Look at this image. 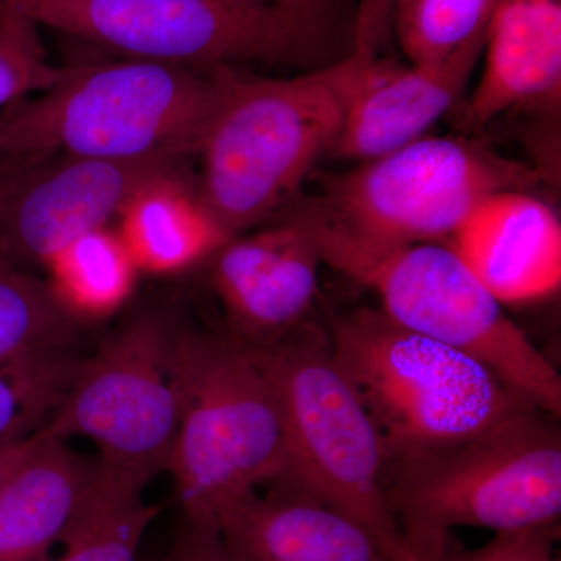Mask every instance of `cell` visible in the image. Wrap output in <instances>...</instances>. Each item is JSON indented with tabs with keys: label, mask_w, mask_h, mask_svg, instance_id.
I'll return each mask as SVG.
<instances>
[{
	"label": "cell",
	"mask_w": 561,
	"mask_h": 561,
	"mask_svg": "<svg viewBox=\"0 0 561 561\" xmlns=\"http://www.w3.org/2000/svg\"><path fill=\"white\" fill-rule=\"evenodd\" d=\"M413 0H398L397 3V22L408 13V10L411 9Z\"/></svg>",
	"instance_id": "cell-34"
},
{
	"label": "cell",
	"mask_w": 561,
	"mask_h": 561,
	"mask_svg": "<svg viewBox=\"0 0 561 561\" xmlns=\"http://www.w3.org/2000/svg\"><path fill=\"white\" fill-rule=\"evenodd\" d=\"M497 0H413L398 20L402 51L411 62L437 61L489 27Z\"/></svg>",
	"instance_id": "cell-23"
},
{
	"label": "cell",
	"mask_w": 561,
	"mask_h": 561,
	"mask_svg": "<svg viewBox=\"0 0 561 561\" xmlns=\"http://www.w3.org/2000/svg\"><path fill=\"white\" fill-rule=\"evenodd\" d=\"M220 94L221 68L135 58L73 66L38 98L0 111V162L181 157L201 149Z\"/></svg>",
	"instance_id": "cell-2"
},
{
	"label": "cell",
	"mask_w": 561,
	"mask_h": 561,
	"mask_svg": "<svg viewBox=\"0 0 561 561\" xmlns=\"http://www.w3.org/2000/svg\"><path fill=\"white\" fill-rule=\"evenodd\" d=\"M253 491L220 523L245 561H390L370 529L294 486Z\"/></svg>",
	"instance_id": "cell-16"
},
{
	"label": "cell",
	"mask_w": 561,
	"mask_h": 561,
	"mask_svg": "<svg viewBox=\"0 0 561 561\" xmlns=\"http://www.w3.org/2000/svg\"><path fill=\"white\" fill-rule=\"evenodd\" d=\"M28 16L135 60L203 70L302 65L321 38L276 7L242 9L219 0H35Z\"/></svg>",
	"instance_id": "cell-9"
},
{
	"label": "cell",
	"mask_w": 561,
	"mask_h": 561,
	"mask_svg": "<svg viewBox=\"0 0 561 561\" xmlns=\"http://www.w3.org/2000/svg\"><path fill=\"white\" fill-rule=\"evenodd\" d=\"M165 561H245L225 541L219 530L187 523Z\"/></svg>",
	"instance_id": "cell-27"
},
{
	"label": "cell",
	"mask_w": 561,
	"mask_h": 561,
	"mask_svg": "<svg viewBox=\"0 0 561 561\" xmlns=\"http://www.w3.org/2000/svg\"><path fill=\"white\" fill-rule=\"evenodd\" d=\"M483 69L461 114L481 130L512 110L559 103L561 0H497L483 46Z\"/></svg>",
	"instance_id": "cell-15"
},
{
	"label": "cell",
	"mask_w": 561,
	"mask_h": 561,
	"mask_svg": "<svg viewBox=\"0 0 561 561\" xmlns=\"http://www.w3.org/2000/svg\"><path fill=\"white\" fill-rule=\"evenodd\" d=\"M324 330L389 468L535 409L481 362L401 327L381 309H328Z\"/></svg>",
	"instance_id": "cell-3"
},
{
	"label": "cell",
	"mask_w": 561,
	"mask_h": 561,
	"mask_svg": "<svg viewBox=\"0 0 561 561\" xmlns=\"http://www.w3.org/2000/svg\"><path fill=\"white\" fill-rule=\"evenodd\" d=\"M69 379L60 353L0 362V448L31 437L33 424L57 405Z\"/></svg>",
	"instance_id": "cell-22"
},
{
	"label": "cell",
	"mask_w": 561,
	"mask_h": 561,
	"mask_svg": "<svg viewBox=\"0 0 561 561\" xmlns=\"http://www.w3.org/2000/svg\"><path fill=\"white\" fill-rule=\"evenodd\" d=\"M321 261L373 291L389 319L468 354L538 411L560 419L561 378L448 242L381 245L295 209Z\"/></svg>",
	"instance_id": "cell-4"
},
{
	"label": "cell",
	"mask_w": 561,
	"mask_h": 561,
	"mask_svg": "<svg viewBox=\"0 0 561 561\" xmlns=\"http://www.w3.org/2000/svg\"><path fill=\"white\" fill-rule=\"evenodd\" d=\"M72 317L35 276L0 260V362L68 345Z\"/></svg>",
	"instance_id": "cell-21"
},
{
	"label": "cell",
	"mask_w": 561,
	"mask_h": 561,
	"mask_svg": "<svg viewBox=\"0 0 561 561\" xmlns=\"http://www.w3.org/2000/svg\"><path fill=\"white\" fill-rule=\"evenodd\" d=\"M253 348L283 416L287 474L278 483L364 524L386 548L401 531L387 500L389 459L375 424L335 365L327 330L308 320Z\"/></svg>",
	"instance_id": "cell-7"
},
{
	"label": "cell",
	"mask_w": 561,
	"mask_h": 561,
	"mask_svg": "<svg viewBox=\"0 0 561 561\" xmlns=\"http://www.w3.org/2000/svg\"><path fill=\"white\" fill-rule=\"evenodd\" d=\"M50 290L70 316L102 317L127 300L136 265L119 234L105 228L66 247L47 265Z\"/></svg>",
	"instance_id": "cell-20"
},
{
	"label": "cell",
	"mask_w": 561,
	"mask_h": 561,
	"mask_svg": "<svg viewBox=\"0 0 561 561\" xmlns=\"http://www.w3.org/2000/svg\"><path fill=\"white\" fill-rule=\"evenodd\" d=\"M398 0H359L354 24L353 51L365 58L381 57L397 33Z\"/></svg>",
	"instance_id": "cell-26"
},
{
	"label": "cell",
	"mask_w": 561,
	"mask_h": 561,
	"mask_svg": "<svg viewBox=\"0 0 561 561\" xmlns=\"http://www.w3.org/2000/svg\"><path fill=\"white\" fill-rule=\"evenodd\" d=\"M179 158L158 153L136 160L39 162L0 219L3 239L14 253L47 267L70 243L105 228L144 187L169 176Z\"/></svg>",
	"instance_id": "cell-11"
},
{
	"label": "cell",
	"mask_w": 561,
	"mask_h": 561,
	"mask_svg": "<svg viewBox=\"0 0 561 561\" xmlns=\"http://www.w3.org/2000/svg\"><path fill=\"white\" fill-rule=\"evenodd\" d=\"M390 561H437L431 552L401 534L387 545Z\"/></svg>",
	"instance_id": "cell-30"
},
{
	"label": "cell",
	"mask_w": 561,
	"mask_h": 561,
	"mask_svg": "<svg viewBox=\"0 0 561 561\" xmlns=\"http://www.w3.org/2000/svg\"><path fill=\"white\" fill-rule=\"evenodd\" d=\"M180 424L168 471L187 523L220 531L250 493L287 474L286 435L256 351L239 339L173 332Z\"/></svg>",
	"instance_id": "cell-5"
},
{
	"label": "cell",
	"mask_w": 561,
	"mask_h": 561,
	"mask_svg": "<svg viewBox=\"0 0 561 561\" xmlns=\"http://www.w3.org/2000/svg\"><path fill=\"white\" fill-rule=\"evenodd\" d=\"M66 70L51 65L27 13L0 7V110L50 90Z\"/></svg>",
	"instance_id": "cell-24"
},
{
	"label": "cell",
	"mask_w": 561,
	"mask_h": 561,
	"mask_svg": "<svg viewBox=\"0 0 561 561\" xmlns=\"http://www.w3.org/2000/svg\"><path fill=\"white\" fill-rule=\"evenodd\" d=\"M448 243L502 306L545 300L560 290V219L530 192L491 195Z\"/></svg>",
	"instance_id": "cell-14"
},
{
	"label": "cell",
	"mask_w": 561,
	"mask_h": 561,
	"mask_svg": "<svg viewBox=\"0 0 561 561\" xmlns=\"http://www.w3.org/2000/svg\"><path fill=\"white\" fill-rule=\"evenodd\" d=\"M486 31L437 61L373 60L330 154L370 161L423 138L460 101L481 60Z\"/></svg>",
	"instance_id": "cell-13"
},
{
	"label": "cell",
	"mask_w": 561,
	"mask_h": 561,
	"mask_svg": "<svg viewBox=\"0 0 561 561\" xmlns=\"http://www.w3.org/2000/svg\"><path fill=\"white\" fill-rule=\"evenodd\" d=\"M227 5L242 7V9H260V7L273 5V0H219Z\"/></svg>",
	"instance_id": "cell-32"
},
{
	"label": "cell",
	"mask_w": 561,
	"mask_h": 561,
	"mask_svg": "<svg viewBox=\"0 0 561 561\" xmlns=\"http://www.w3.org/2000/svg\"><path fill=\"white\" fill-rule=\"evenodd\" d=\"M84 459L41 427L31 449L0 485V561L46 559L98 478Z\"/></svg>",
	"instance_id": "cell-17"
},
{
	"label": "cell",
	"mask_w": 561,
	"mask_h": 561,
	"mask_svg": "<svg viewBox=\"0 0 561 561\" xmlns=\"http://www.w3.org/2000/svg\"><path fill=\"white\" fill-rule=\"evenodd\" d=\"M556 420L531 409L468 440L391 463L387 500L401 534L438 553L456 527L502 534L557 526L561 434Z\"/></svg>",
	"instance_id": "cell-6"
},
{
	"label": "cell",
	"mask_w": 561,
	"mask_h": 561,
	"mask_svg": "<svg viewBox=\"0 0 561 561\" xmlns=\"http://www.w3.org/2000/svg\"><path fill=\"white\" fill-rule=\"evenodd\" d=\"M323 0H273V7L301 24L321 32L320 5Z\"/></svg>",
	"instance_id": "cell-29"
},
{
	"label": "cell",
	"mask_w": 561,
	"mask_h": 561,
	"mask_svg": "<svg viewBox=\"0 0 561 561\" xmlns=\"http://www.w3.org/2000/svg\"><path fill=\"white\" fill-rule=\"evenodd\" d=\"M33 2L35 0H0V7H11V9L21 10L28 14Z\"/></svg>",
	"instance_id": "cell-33"
},
{
	"label": "cell",
	"mask_w": 561,
	"mask_h": 561,
	"mask_svg": "<svg viewBox=\"0 0 561 561\" xmlns=\"http://www.w3.org/2000/svg\"><path fill=\"white\" fill-rule=\"evenodd\" d=\"M557 526L494 534L493 540L476 549H456L446 542L437 561H553Z\"/></svg>",
	"instance_id": "cell-25"
},
{
	"label": "cell",
	"mask_w": 561,
	"mask_h": 561,
	"mask_svg": "<svg viewBox=\"0 0 561 561\" xmlns=\"http://www.w3.org/2000/svg\"><path fill=\"white\" fill-rule=\"evenodd\" d=\"M122 213V241L136 267L151 273L183 271L231 239L169 176L144 187Z\"/></svg>",
	"instance_id": "cell-18"
},
{
	"label": "cell",
	"mask_w": 561,
	"mask_h": 561,
	"mask_svg": "<svg viewBox=\"0 0 561 561\" xmlns=\"http://www.w3.org/2000/svg\"><path fill=\"white\" fill-rule=\"evenodd\" d=\"M33 434L31 437L24 438V440L10 443V445L0 448V485L9 478L10 472L18 467V463L24 459L25 454L31 449Z\"/></svg>",
	"instance_id": "cell-31"
},
{
	"label": "cell",
	"mask_w": 561,
	"mask_h": 561,
	"mask_svg": "<svg viewBox=\"0 0 561 561\" xmlns=\"http://www.w3.org/2000/svg\"><path fill=\"white\" fill-rule=\"evenodd\" d=\"M35 164L28 162H0V219L5 213L7 206L13 197L14 192L21 186L22 181L27 179Z\"/></svg>",
	"instance_id": "cell-28"
},
{
	"label": "cell",
	"mask_w": 561,
	"mask_h": 561,
	"mask_svg": "<svg viewBox=\"0 0 561 561\" xmlns=\"http://www.w3.org/2000/svg\"><path fill=\"white\" fill-rule=\"evenodd\" d=\"M172 343L173 332L150 317L122 328L70 376L43 430L88 438L106 474L146 486L168 470L179 432Z\"/></svg>",
	"instance_id": "cell-10"
},
{
	"label": "cell",
	"mask_w": 561,
	"mask_h": 561,
	"mask_svg": "<svg viewBox=\"0 0 561 561\" xmlns=\"http://www.w3.org/2000/svg\"><path fill=\"white\" fill-rule=\"evenodd\" d=\"M144 489L106 474L99 465L94 485L58 541L65 551L39 561H136L158 513L157 505L144 501Z\"/></svg>",
	"instance_id": "cell-19"
},
{
	"label": "cell",
	"mask_w": 561,
	"mask_h": 561,
	"mask_svg": "<svg viewBox=\"0 0 561 561\" xmlns=\"http://www.w3.org/2000/svg\"><path fill=\"white\" fill-rule=\"evenodd\" d=\"M541 171L479 140L423 136L328 183L320 219L381 245L449 242L491 195L541 184Z\"/></svg>",
	"instance_id": "cell-8"
},
{
	"label": "cell",
	"mask_w": 561,
	"mask_h": 561,
	"mask_svg": "<svg viewBox=\"0 0 561 561\" xmlns=\"http://www.w3.org/2000/svg\"><path fill=\"white\" fill-rule=\"evenodd\" d=\"M373 60L351 51L289 79L221 68L220 101L198 149V201L221 230L241 234L289 203L330 154Z\"/></svg>",
	"instance_id": "cell-1"
},
{
	"label": "cell",
	"mask_w": 561,
	"mask_h": 561,
	"mask_svg": "<svg viewBox=\"0 0 561 561\" xmlns=\"http://www.w3.org/2000/svg\"><path fill=\"white\" fill-rule=\"evenodd\" d=\"M213 283L239 341L261 346L309 320L319 297V247L297 210L213 254Z\"/></svg>",
	"instance_id": "cell-12"
}]
</instances>
